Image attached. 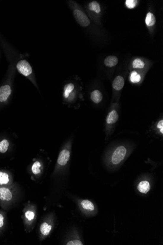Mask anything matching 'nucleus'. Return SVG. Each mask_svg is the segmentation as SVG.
I'll return each instance as SVG.
<instances>
[{"label": "nucleus", "instance_id": "nucleus-25", "mask_svg": "<svg viewBox=\"0 0 163 245\" xmlns=\"http://www.w3.org/2000/svg\"><path fill=\"white\" fill-rule=\"evenodd\" d=\"M4 216L0 214V227H3L4 225Z\"/></svg>", "mask_w": 163, "mask_h": 245}, {"label": "nucleus", "instance_id": "nucleus-24", "mask_svg": "<svg viewBox=\"0 0 163 245\" xmlns=\"http://www.w3.org/2000/svg\"><path fill=\"white\" fill-rule=\"evenodd\" d=\"M67 245H83L82 243L80 240H73V241H69L66 244Z\"/></svg>", "mask_w": 163, "mask_h": 245}, {"label": "nucleus", "instance_id": "nucleus-17", "mask_svg": "<svg viewBox=\"0 0 163 245\" xmlns=\"http://www.w3.org/2000/svg\"><path fill=\"white\" fill-rule=\"evenodd\" d=\"M132 67L135 69H143L145 67V63L141 59L137 58L133 61Z\"/></svg>", "mask_w": 163, "mask_h": 245}, {"label": "nucleus", "instance_id": "nucleus-4", "mask_svg": "<svg viewBox=\"0 0 163 245\" xmlns=\"http://www.w3.org/2000/svg\"><path fill=\"white\" fill-rule=\"evenodd\" d=\"M70 158V152L66 150H63L60 153L57 162L59 165L64 166L66 165Z\"/></svg>", "mask_w": 163, "mask_h": 245}, {"label": "nucleus", "instance_id": "nucleus-5", "mask_svg": "<svg viewBox=\"0 0 163 245\" xmlns=\"http://www.w3.org/2000/svg\"><path fill=\"white\" fill-rule=\"evenodd\" d=\"M11 93V88L9 85L1 86L0 88V102L6 101Z\"/></svg>", "mask_w": 163, "mask_h": 245}, {"label": "nucleus", "instance_id": "nucleus-2", "mask_svg": "<svg viewBox=\"0 0 163 245\" xmlns=\"http://www.w3.org/2000/svg\"><path fill=\"white\" fill-rule=\"evenodd\" d=\"M73 15L78 23L81 26L86 27L90 25V21L89 18L85 13L80 10H75L73 11Z\"/></svg>", "mask_w": 163, "mask_h": 245}, {"label": "nucleus", "instance_id": "nucleus-23", "mask_svg": "<svg viewBox=\"0 0 163 245\" xmlns=\"http://www.w3.org/2000/svg\"><path fill=\"white\" fill-rule=\"evenodd\" d=\"M25 216L28 220L31 221L34 218L35 214L34 212L31 211H26V213H25Z\"/></svg>", "mask_w": 163, "mask_h": 245}, {"label": "nucleus", "instance_id": "nucleus-11", "mask_svg": "<svg viewBox=\"0 0 163 245\" xmlns=\"http://www.w3.org/2000/svg\"><path fill=\"white\" fill-rule=\"evenodd\" d=\"M90 98L94 103H99L103 99V95L99 90H95L91 93Z\"/></svg>", "mask_w": 163, "mask_h": 245}, {"label": "nucleus", "instance_id": "nucleus-14", "mask_svg": "<svg viewBox=\"0 0 163 245\" xmlns=\"http://www.w3.org/2000/svg\"><path fill=\"white\" fill-rule=\"evenodd\" d=\"M51 228V225H49L47 223H43L40 227V231L44 235H47L49 233Z\"/></svg>", "mask_w": 163, "mask_h": 245}, {"label": "nucleus", "instance_id": "nucleus-3", "mask_svg": "<svg viewBox=\"0 0 163 245\" xmlns=\"http://www.w3.org/2000/svg\"><path fill=\"white\" fill-rule=\"evenodd\" d=\"M17 69L24 76H28L32 72V68L28 61L23 60L19 61L17 64Z\"/></svg>", "mask_w": 163, "mask_h": 245}, {"label": "nucleus", "instance_id": "nucleus-12", "mask_svg": "<svg viewBox=\"0 0 163 245\" xmlns=\"http://www.w3.org/2000/svg\"><path fill=\"white\" fill-rule=\"evenodd\" d=\"M146 23L148 26H152L156 23V18L152 13L148 12L147 13L146 18Z\"/></svg>", "mask_w": 163, "mask_h": 245}, {"label": "nucleus", "instance_id": "nucleus-15", "mask_svg": "<svg viewBox=\"0 0 163 245\" xmlns=\"http://www.w3.org/2000/svg\"><path fill=\"white\" fill-rule=\"evenodd\" d=\"M89 8L90 10L95 11L96 13H99L101 11L99 4L96 1H93L90 3Z\"/></svg>", "mask_w": 163, "mask_h": 245}, {"label": "nucleus", "instance_id": "nucleus-1", "mask_svg": "<svg viewBox=\"0 0 163 245\" xmlns=\"http://www.w3.org/2000/svg\"><path fill=\"white\" fill-rule=\"evenodd\" d=\"M127 153L126 148L121 146L117 147L112 155V162L114 165H117L121 162V161L124 159V157Z\"/></svg>", "mask_w": 163, "mask_h": 245}, {"label": "nucleus", "instance_id": "nucleus-13", "mask_svg": "<svg viewBox=\"0 0 163 245\" xmlns=\"http://www.w3.org/2000/svg\"><path fill=\"white\" fill-rule=\"evenodd\" d=\"M82 206L84 209L87 211H93L94 210V206L91 201L88 200H84L82 202Z\"/></svg>", "mask_w": 163, "mask_h": 245}, {"label": "nucleus", "instance_id": "nucleus-26", "mask_svg": "<svg viewBox=\"0 0 163 245\" xmlns=\"http://www.w3.org/2000/svg\"><path fill=\"white\" fill-rule=\"evenodd\" d=\"M163 120H161V121H159V123L158 124L157 127L158 128H159V129H161V128H163Z\"/></svg>", "mask_w": 163, "mask_h": 245}, {"label": "nucleus", "instance_id": "nucleus-8", "mask_svg": "<svg viewBox=\"0 0 163 245\" xmlns=\"http://www.w3.org/2000/svg\"><path fill=\"white\" fill-rule=\"evenodd\" d=\"M151 189V185L149 182L147 181H142L139 184L138 186V190L141 193L146 194Z\"/></svg>", "mask_w": 163, "mask_h": 245}, {"label": "nucleus", "instance_id": "nucleus-22", "mask_svg": "<svg viewBox=\"0 0 163 245\" xmlns=\"http://www.w3.org/2000/svg\"><path fill=\"white\" fill-rule=\"evenodd\" d=\"M138 1L135 0H127L126 1V6L129 8L132 9L135 7Z\"/></svg>", "mask_w": 163, "mask_h": 245}, {"label": "nucleus", "instance_id": "nucleus-6", "mask_svg": "<svg viewBox=\"0 0 163 245\" xmlns=\"http://www.w3.org/2000/svg\"><path fill=\"white\" fill-rule=\"evenodd\" d=\"M12 198V195L8 188L5 187L0 188V199L2 201H9Z\"/></svg>", "mask_w": 163, "mask_h": 245}, {"label": "nucleus", "instance_id": "nucleus-9", "mask_svg": "<svg viewBox=\"0 0 163 245\" xmlns=\"http://www.w3.org/2000/svg\"><path fill=\"white\" fill-rule=\"evenodd\" d=\"M119 118V115L115 110H113L108 114L106 122L108 124H114L117 122Z\"/></svg>", "mask_w": 163, "mask_h": 245}, {"label": "nucleus", "instance_id": "nucleus-7", "mask_svg": "<svg viewBox=\"0 0 163 245\" xmlns=\"http://www.w3.org/2000/svg\"><path fill=\"white\" fill-rule=\"evenodd\" d=\"M124 84V78L122 76L119 75L115 78L112 83V87L115 90L120 91L123 89Z\"/></svg>", "mask_w": 163, "mask_h": 245}, {"label": "nucleus", "instance_id": "nucleus-16", "mask_svg": "<svg viewBox=\"0 0 163 245\" xmlns=\"http://www.w3.org/2000/svg\"><path fill=\"white\" fill-rule=\"evenodd\" d=\"M74 88V86L72 83L65 85L64 87V96L65 98H68L69 97V94L73 91Z\"/></svg>", "mask_w": 163, "mask_h": 245}, {"label": "nucleus", "instance_id": "nucleus-10", "mask_svg": "<svg viewBox=\"0 0 163 245\" xmlns=\"http://www.w3.org/2000/svg\"><path fill=\"white\" fill-rule=\"evenodd\" d=\"M105 65L108 67H112L116 66L118 63L117 57L115 56H108L106 58L104 61Z\"/></svg>", "mask_w": 163, "mask_h": 245}, {"label": "nucleus", "instance_id": "nucleus-19", "mask_svg": "<svg viewBox=\"0 0 163 245\" xmlns=\"http://www.w3.org/2000/svg\"><path fill=\"white\" fill-rule=\"evenodd\" d=\"M9 143L7 140H4L0 142V152L4 153L8 149Z\"/></svg>", "mask_w": 163, "mask_h": 245}, {"label": "nucleus", "instance_id": "nucleus-21", "mask_svg": "<svg viewBox=\"0 0 163 245\" xmlns=\"http://www.w3.org/2000/svg\"><path fill=\"white\" fill-rule=\"evenodd\" d=\"M41 167V164L39 162H35L33 164L32 166V172H33L34 174H38L39 173H40V168Z\"/></svg>", "mask_w": 163, "mask_h": 245}, {"label": "nucleus", "instance_id": "nucleus-20", "mask_svg": "<svg viewBox=\"0 0 163 245\" xmlns=\"http://www.w3.org/2000/svg\"><path fill=\"white\" fill-rule=\"evenodd\" d=\"M9 181V176L7 173L0 172V184H7Z\"/></svg>", "mask_w": 163, "mask_h": 245}, {"label": "nucleus", "instance_id": "nucleus-18", "mask_svg": "<svg viewBox=\"0 0 163 245\" xmlns=\"http://www.w3.org/2000/svg\"><path fill=\"white\" fill-rule=\"evenodd\" d=\"M130 78V80L133 83H138L141 80V77L136 72L133 71L131 73Z\"/></svg>", "mask_w": 163, "mask_h": 245}]
</instances>
